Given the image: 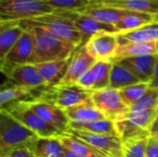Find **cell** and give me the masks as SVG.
<instances>
[{"instance_id":"24","label":"cell","mask_w":158,"mask_h":157,"mask_svg":"<svg viewBox=\"0 0 158 157\" xmlns=\"http://www.w3.org/2000/svg\"><path fill=\"white\" fill-rule=\"evenodd\" d=\"M158 54V41L144 42V43H131L118 45L115 56L112 61L132 57L144 56Z\"/></svg>"},{"instance_id":"36","label":"cell","mask_w":158,"mask_h":157,"mask_svg":"<svg viewBox=\"0 0 158 157\" xmlns=\"http://www.w3.org/2000/svg\"><path fill=\"white\" fill-rule=\"evenodd\" d=\"M0 157H35L33 154L26 146L13 148L5 154L0 155Z\"/></svg>"},{"instance_id":"5","label":"cell","mask_w":158,"mask_h":157,"mask_svg":"<svg viewBox=\"0 0 158 157\" xmlns=\"http://www.w3.org/2000/svg\"><path fill=\"white\" fill-rule=\"evenodd\" d=\"M39 136L7 112H0V155L20 146H28Z\"/></svg>"},{"instance_id":"33","label":"cell","mask_w":158,"mask_h":157,"mask_svg":"<svg viewBox=\"0 0 158 157\" xmlns=\"http://www.w3.org/2000/svg\"><path fill=\"white\" fill-rule=\"evenodd\" d=\"M53 7L55 10H74L82 11L93 0H41Z\"/></svg>"},{"instance_id":"6","label":"cell","mask_w":158,"mask_h":157,"mask_svg":"<svg viewBox=\"0 0 158 157\" xmlns=\"http://www.w3.org/2000/svg\"><path fill=\"white\" fill-rule=\"evenodd\" d=\"M1 109L7 112L11 117L30 129L42 138H58L64 133L51 126L32 111L24 100L15 101L2 106Z\"/></svg>"},{"instance_id":"11","label":"cell","mask_w":158,"mask_h":157,"mask_svg":"<svg viewBox=\"0 0 158 157\" xmlns=\"http://www.w3.org/2000/svg\"><path fill=\"white\" fill-rule=\"evenodd\" d=\"M67 133L92 145L107 157H124L123 143L118 136L92 133L72 129H69Z\"/></svg>"},{"instance_id":"16","label":"cell","mask_w":158,"mask_h":157,"mask_svg":"<svg viewBox=\"0 0 158 157\" xmlns=\"http://www.w3.org/2000/svg\"><path fill=\"white\" fill-rule=\"evenodd\" d=\"M95 62L96 60L88 53L84 44L81 45L72 55L68 73L61 84H77L78 80L91 69Z\"/></svg>"},{"instance_id":"18","label":"cell","mask_w":158,"mask_h":157,"mask_svg":"<svg viewBox=\"0 0 158 157\" xmlns=\"http://www.w3.org/2000/svg\"><path fill=\"white\" fill-rule=\"evenodd\" d=\"M72 56L65 60L52 61L36 64L41 75L45 81L46 85L53 86L62 82L68 73Z\"/></svg>"},{"instance_id":"28","label":"cell","mask_w":158,"mask_h":157,"mask_svg":"<svg viewBox=\"0 0 158 157\" xmlns=\"http://www.w3.org/2000/svg\"><path fill=\"white\" fill-rule=\"evenodd\" d=\"M140 82V80L137 79L129 69H127L118 62L113 61L109 87L119 91L121 89Z\"/></svg>"},{"instance_id":"39","label":"cell","mask_w":158,"mask_h":157,"mask_svg":"<svg viewBox=\"0 0 158 157\" xmlns=\"http://www.w3.org/2000/svg\"><path fill=\"white\" fill-rule=\"evenodd\" d=\"M151 137H157L158 138V109L156 119L151 128Z\"/></svg>"},{"instance_id":"26","label":"cell","mask_w":158,"mask_h":157,"mask_svg":"<svg viewBox=\"0 0 158 157\" xmlns=\"http://www.w3.org/2000/svg\"><path fill=\"white\" fill-rule=\"evenodd\" d=\"M61 143L65 148L74 152L81 157H107L99 150L95 149L92 145L86 143L85 142L69 134L64 133L58 137Z\"/></svg>"},{"instance_id":"27","label":"cell","mask_w":158,"mask_h":157,"mask_svg":"<svg viewBox=\"0 0 158 157\" xmlns=\"http://www.w3.org/2000/svg\"><path fill=\"white\" fill-rule=\"evenodd\" d=\"M69 129L82 130L86 132L106 134L111 136H118V131L115 126V122L110 119H102L90 122H69Z\"/></svg>"},{"instance_id":"19","label":"cell","mask_w":158,"mask_h":157,"mask_svg":"<svg viewBox=\"0 0 158 157\" xmlns=\"http://www.w3.org/2000/svg\"><path fill=\"white\" fill-rule=\"evenodd\" d=\"M24 32L18 21H0V61L17 43Z\"/></svg>"},{"instance_id":"30","label":"cell","mask_w":158,"mask_h":157,"mask_svg":"<svg viewBox=\"0 0 158 157\" xmlns=\"http://www.w3.org/2000/svg\"><path fill=\"white\" fill-rule=\"evenodd\" d=\"M112 66H113L112 60H106V61H96L94 65L91 68L95 79V86L94 91L109 87Z\"/></svg>"},{"instance_id":"12","label":"cell","mask_w":158,"mask_h":157,"mask_svg":"<svg viewBox=\"0 0 158 157\" xmlns=\"http://www.w3.org/2000/svg\"><path fill=\"white\" fill-rule=\"evenodd\" d=\"M118 45L116 33L111 32L96 33L84 43L88 53L96 61L113 60Z\"/></svg>"},{"instance_id":"31","label":"cell","mask_w":158,"mask_h":157,"mask_svg":"<svg viewBox=\"0 0 158 157\" xmlns=\"http://www.w3.org/2000/svg\"><path fill=\"white\" fill-rule=\"evenodd\" d=\"M149 88H150L149 83L140 82L126 87L124 89H121L118 91V93L123 103L130 108L137 100H139L149 90Z\"/></svg>"},{"instance_id":"3","label":"cell","mask_w":158,"mask_h":157,"mask_svg":"<svg viewBox=\"0 0 158 157\" xmlns=\"http://www.w3.org/2000/svg\"><path fill=\"white\" fill-rule=\"evenodd\" d=\"M157 109L129 111L118 118L114 122L121 141L127 142L151 137V128L156 119Z\"/></svg>"},{"instance_id":"8","label":"cell","mask_w":158,"mask_h":157,"mask_svg":"<svg viewBox=\"0 0 158 157\" xmlns=\"http://www.w3.org/2000/svg\"><path fill=\"white\" fill-rule=\"evenodd\" d=\"M34 53V35L31 29H24V32L17 43L0 61L1 71L6 75L18 66L31 64Z\"/></svg>"},{"instance_id":"7","label":"cell","mask_w":158,"mask_h":157,"mask_svg":"<svg viewBox=\"0 0 158 157\" xmlns=\"http://www.w3.org/2000/svg\"><path fill=\"white\" fill-rule=\"evenodd\" d=\"M54 10L41 0H0V21L30 19Z\"/></svg>"},{"instance_id":"38","label":"cell","mask_w":158,"mask_h":157,"mask_svg":"<svg viewBox=\"0 0 158 157\" xmlns=\"http://www.w3.org/2000/svg\"><path fill=\"white\" fill-rule=\"evenodd\" d=\"M149 86L152 89L158 90V54L156 56V67H155L154 75H153V78H152L151 81L149 82Z\"/></svg>"},{"instance_id":"21","label":"cell","mask_w":158,"mask_h":157,"mask_svg":"<svg viewBox=\"0 0 158 157\" xmlns=\"http://www.w3.org/2000/svg\"><path fill=\"white\" fill-rule=\"evenodd\" d=\"M27 147L35 157H65V147L58 138L39 137Z\"/></svg>"},{"instance_id":"2","label":"cell","mask_w":158,"mask_h":157,"mask_svg":"<svg viewBox=\"0 0 158 157\" xmlns=\"http://www.w3.org/2000/svg\"><path fill=\"white\" fill-rule=\"evenodd\" d=\"M92 91L85 90L78 84H56L43 86L31 91V99L52 104L62 110L80 105L91 99Z\"/></svg>"},{"instance_id":"37","label":"cell","mask_w":158,"mask_h":157,"mask_svg":"<svg viewBox=\"0 0 158 157\" xmlns=\"http://www.w3.org/2000/svg\"><path fill=\"white\" fill-rule=\"evenodd\" d=\"M144 157H158V138L150 137Z\"/></svg>"},{"instance_id":"20","label":"cell","mask_w":158,"mask_h":157,"mask_svg":"<svg viewBox=\"0 0 158 157\" xmlns=\"http://www.w3.org/2000/svg\"><path fill=\"white\" fill-rule=\"evenodd\" d=\"M127 11L128 10L102 6L93 0L92 3L81 12L99 22L115 26L126 15Z\"/></svg>"},{"instance_id":"25","label":"cell","mask_w":158,"mask_h":157,"mask_svg":"<svg viewBox=\"0 0 158 157\" xmlns=\"http://www.w3.org/2000/svg\"><path fill=\"white\" fill-rule=\"evenodd\" d=\"M156 16L148 13L127 11L126 15L115 25L118 32H126L156 22Z\"/></svg>"},{"instance_id":"41","label":"cell","mask_w":158,"mask_h":157,"mask_svg":"<svg viewBox=\"0 0 158 157\" xmlns=\"http://www.w3.org/2000/svg\"><path fill=\"white\" fill-rule=\"evenodd\" d=\"M156 22H158V15L156 16Z\"/></svg>"},{"instance_id":"1","label":"cell","mask_w":158,"mask_h":157,"mask_svg":"<svg viewBox=\"0 0 158 157\" xmlns=\"http://www.w3.org/2000/svg\"><path fill=\"white\" fill-rule=\"evenodd\" d=\"M22 28L31 29L34 35V53L31 64L36 65L40 63L68 59L78 48L75 45L56 37L43 28Z\"/></svg>"},{"instance_id":"13","label":"cell","mask_w":158,"mask_h":157,"mask_svg":"<svg viewBox=\"0 0 158 157\" xmlns=\"http://www.w3.org/2000/svg\"><path fill=\"white\" fill-rule=\"evenodd\" d=\"M24 101L26 102L28 106L45 122L59 130L63 133L68 132L70 120L69 119L64 110L52 104L41 100L29 99Z\"/></svg>"},{"instance_id":"10","label":"cell","mask_w":158,"mask_h":157,"mask_svg":"<svg viewBox=\"0 0 158 157\" xmlns=\"http://www.w3.org/2000/svg\"><path fill=\"white\" fill-rule=\"evenodd\" d=\"M54 13L69 19L78 31L83 36V44L94 34L100 32H111L118 33V31L114 25H108L99 22L91 17L81 13V11L74 10H54Z\"/></svg>"},{"instance_id":"22","label":"cell","mask_w":158,"mask_h":157,"mask_svg":"<svg viewBox=\"0 0 158 157\" xmlns=\"http://www.w3.org/2000/svg\"><path fill=\"white\" fill-rule=\"evenodd\" d=\"M118 44H126L131 43H144V42H155L158 41V22H154L136 30L118 32L116 33Z\"/></svg>"},{"instance_id":"17","label":"cell","mask_w":158,"mask_h":157,"mask_svg":"<svg viewBox=\"0 0 158 157\" xmlns=\"http://www.w3.org/2000/svg\"><path fill=\"white\" fill-rule=\"evenodd\" d=\"M94 2L109 7L158 15V0H94Z\"/></svg>"},{"instance_id":"32","label":"cell","mask_w":158,"mask_h":157,"mask_svg":"<svg viewBox=\"0 0 158 157\" xmlns=\"http://www.w3.org/2000/svg\"><path fill=\"white\" fill-rule=\"evenodd\" d=\"M157 108L158 90L149 88V90L130 107V111L153 110V109H157Z\"/></svg>"},{"instance_id":"14","label":"cell","mask_w":158,"mask_h":157,"mask_svg":"<svg viewBox=\"0 0 158 157\" xmlns=\"http://www.w3.org/2000/svg\"><path fill=\"white\" fill-rule=\"evenodd\" d=\"M9 82L25 87L30 91L45 86V81L34 64H26L15 67L5 75Z\"/></svg>"},{"instance_id":"23","label":"cell","mask_w":158,"mask_h":157,"mask_svg":"<svg viewBox=\"0 0 158 157\" xmlns=\"http://www.w3.org/2000/svg\"><path fill=\"white\" fill-rule=\"evenodd\" d=\"M70 121L75 122H90L95 120L107 119L94 105L91 99L80 105L71 106L64 110Z\"/></svg>"},{"instance_id":"40","label":"cell","mask_w":158,"mask_h":157,"mask_svg":"<svg viewBox=\"0 0 158 157\" xmlns=\"http://www.w3.org/2000/svg\"><path fill=\"white\" fill-rule=\"evenodd\" d=\"M65 157H81V156H80L79 155L75 154L74 152H72V151H70V150H69V149L65 148Z\"/></svg>"},{"instance_id":"35","label":"cell","mask_w":158,"mask_h":157,"mask_svg":"<svg viewBox=\"0 0 158 157\" xmlns=\"http://www.w3.org/2000/svg\"><path fill=\"white\" fill-rule=\"evenodd\" d=\"M77 84L85 90L93 92L94 90V86H95V79H94V75L92 69H89L87 72H85L78 80Z\"/></svg>"},{"instance_id":"15","label":"cell","mask_w":158,"mask_h":157,"mask_svg":"<svg viewBox=\"0 0 158 157\" xmlns=\"http://www.w3.org/2000/svg\"><path fill=\"white\" fill-rule=\"evenodd\" d=\"M156 56H132L119 60H116L127 69H129L141 82L149 83L153 78L155 67L156 63Z\"/></svg>"},{"instance_id":"34","label":"cell","mask_w":158,"mask_h":157,"mask_svg":"<svg viewBox=\"0 0 158 157\" xmlns=\"http://www.w3.org/2000/svg\"><path fill=\"white\" fill-rule=\"evenodd\" d=\"M150 138V137H149ZM149 138L132 140L123 143L124 157H144Z\"/></svg>"},{"instance_id":"4","label":"cell","mask_w":158,"mask_h":157,"mask_svg":"<svg viewBox=\"0 0 158 157\" xmlns=\"http://www.w3.org/2000/svg\"><path fill=\"white\" fill-rule=\"evenodd\" d=\"M22 27H40L56 37L80 47L83 44V36L68 19L63 18L54 11L49 14L35 17L30 19L18 21Z\"/></svg>"},{"instance_id":"29","label":"cell","mask_w":158,"mask_h":157,"mask_svg":"<svg viewBox=\"0 0 158 157\" xmlns=\"http://www.w3.org/2000/svg\"><path fill=\"white\" fill-rule=\"evenodd\" d=\"M31 99V91L25 87L13 84L11 82L6 83L2 86L0 92V105L1 107L6 104Z\"/></svg>"},{"instance_id":"9","label":"cell","mask_w":158,"mask_h":157,"mask_svg":"<svg viewBox=\"0 0 158 157\" xmlns=\"http://www.w3.org/2000/svg\"><path fill=\"white\" fill-rule=\"evenodd\" d=\"M91 100L97 109L112 121L130 111V108L121 100L118 90L111 87L93 91Z\"/></svg>"}]
</instances>
